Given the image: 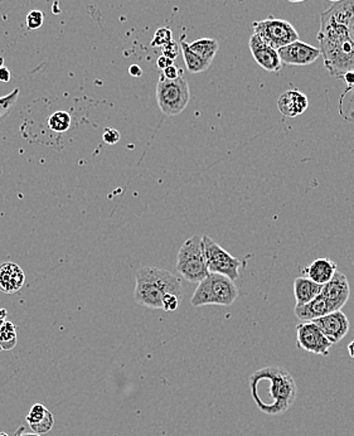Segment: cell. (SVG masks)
Wrapping results in <instances>:
<instances>
[{
  "label": "cell",
  "instance_id": "cell-1",
  "mask_svg": "<svg viewBox=\"0 0 354 436\" xmlns=\"http://www.w3.org/2000/svg\"><path fill=\"white\" fill-rule=\"evenodd\" d=\"M248 385L258 410L270 416L288 413L298 396V386L293 376L277 366H266L253 372Z\"/></svg>",
  "mask_w": 354,
  "mask_h": 436
},
{
  "label": "cell",
  "instance_id": "cell-2",
  "mask_svg": "<svg viewBox=\"0 0 354 436\" xmlns=\"http://www.w3.org/2000/svg\"><path fill=\"white\" fill-rule=\"evenodd\" d=\"M168 294L183 298V285L178 276L159 268H141L135 275V303L149 309H162L163 299Z\"/></svg>",
  "mask_w": 354,
  "mask_h": 436
},
{
  "label": "cell",
  "instance_id": "cell-3",
  "mask_svg": "<svg viewBox=\"0 0 354 436\" xmlns=\"http://www.w3.org/2000/svg\"><path fill=\"white\" fill-rule=\"evenodd\" d=\"M318 41L325 67L331 76L342 78L354 71V43L349 41L341 25L320 23Z\"/></svg>",
  "mask_w": 354,
  "mask_h": 436
},
{
  "label": "cell",
  "instance_id": "cell-4",
  "mask_svg": "<svg viewBox=\"0 0 354 436\" xmlns=\"http://www.w3.org/2000/svg\"><path fill=\"white\" fill-rule=\"evenodd\" d=\"M239 298V287L227 276L210 273L206 279L198 282L193 294L191 304L196 308L204 305L229 306Z\"/></svg>",
  "mask_w": 354,
  "mask_h": 436
},
{
  "label": "cell",
  "instance_id": "cell-5",
  "mask_svg": "<svg viewBox=\"0 0 354 436\" xmlns=\"http://www.w3.org/2000/svg\"><path fill=\"white\" fill-rule=\"evenodd\" d=\"M191 100V91L183 72L175 80L160 75L156 84V102L163 114L175 116L184 111Z\"/></svg>",
  "mask_w": 354,
  "mask_h": 436
},
{
  "label": "cell",
  "instance_id": "cell-6",
  "mask_svg": "<svg viewBox=\"0 0 354 436\" xmlns=\"http://www.w3.org/2000/svg\"><path fill=\"white\" fill-rule=\"evenodd\" d=\"M177 271L189 282H201L210 275L206 263L202 237L194 235L186 239L177 256Z\"/></svg>",
  "mask_w": 354,
  "mask_h": 436
},
{
  "label": "cell",
  "instance_id": "cell-7",
  "mask_svg": "<svg viewBox=\"0 0 354 436\" xmlns=\"http://www.w3.org/2000/svg\"><path fill=\"white\" fill-rule=\"evenodd\" d=\"M202 245L210 274L213 273L227 276L228 279L232 281L237 280L240 278L241 268L245 265L244 260L232 256L207 235L202 236Z\"/></svg>",
  "mask_w": 354,
  "mask_h": 436
},
{
  "label": "cell",
  "instance_id": "cell-8",
  "mask_svg": "<svg viewBox=\"0 0 354 436\" xmlns=\"http://www.w3.org/2000/svg\"><path fill=\"white\" fill-rule=\"evenodd\" d=\"M253 35L277 51L299 39V33L293 24L284 19L274 18L272 15L260 22H253Z\"/></svg>",
  "mask_w": 354,
  "mask_h": 436
},
{
  "label": "cell",
  "instance_id": "cell-9",
  "mask_svg": "<svg viewBox=\"0 0 354 436\" xmlns=\"http://www.w3.org/2000/svg\"><path fill=\"white\" fill-rule=\"evenodd\" d=\"M296 344L305 352L320 356H328L333 346L312 322H301L296 327Z\"/></svg>",
  "mask_w": 354,
  "mask_h": 436
},
{
  "label": "cell",
  "instance_id": "cell-10",
  "mask_svg": "<svg viewBox=\"0 0 354 436\" xmlns=\"http://www.w3.org/2000/svg\"><path fill=\"white\" fill-rule=\"evenodd\" d=\"M277 54L282 65L303 67L308 66L318 60L322 56V52L319 48L312 47V44L301 42L298 39L285 47L277 49Z\"/></svg>",
  "mask_w": 354,
  "mask_h": 436
},
{
  "label": "cell",
  "instance_id": "cell-11",
  "mask_svg": "<svg viewBox=\"0 0 354 436\" xmlns=\"http://www.w3.org/2000/svg\"><path fill=\"white\" fill-rule=\"evenodd\" d=\"M320 22L341 25L349 41L354 43V0H341L327 12L322 13Z\"/></svg>",
  "mask_w": 354,
  "mask_h": 436
},
{
  "label": "cell",
  "instance_id": "cell-12",
  "mask_svg": "<svg viewBox=\"0 0 354 436\" xmlns=\"http://www.w3.org/2000/svg\"><path fill=\"white\" fill-rule=\"evenodd\" d=\"M320 294L327 300L330 311H341L348 301L349 295H350V287H349L347 276L336 271L334 276L323 285Z\"/></svg>",
  "mask_w": 354,
  "mask_h": 436
},
{
  "label": "cell",
  "instance_id": "cell-13",
  "mask_svg": "<svg viewBox=\"0 0 354 436\" xmlns=\"http://www.w3.org/2000/svg\"><path fill=\"white\" fill-rule=\"evenodd\" d=\"M314 324L320 329V332L328 338L331 344H336L342 341L346 335H348L349 324L348 318L342 311H336L327 314L324 317L318 318L312 320Z\"/></svg>",
  "mask_w": 354,
  "mask_h": 436
},
{
  "label": "cell",
  "instance_id": "cell-14",
  "mask_svg": "<svg viewBox=\"0 0 354 436\" xmlns=\"http://www.w3.org/2000/svg\"><path fill=\"white\" fill-rule=\"evenodd\" d=\"M248 47H250V52L253 54V60L258 62V66L263 67L266 71L275 72V73L280 72L282 63L277 49L267 46L256 35H253L250 38Z\"/></svg>",
  "mask_w": 354,
  "mask_h": 436
},
{
  "label": "cell",
  "instance_id": "cell-15",
  "mask_svg": "<svg viewBox=\"0 0 354 436\" xmlns=\"http://www.w3.org/2000/svg\"><path fill=\"white\" fill-rule=\"evenodd\" d=\"M309 106L305 94L299 90H288L280 95L277 100V110L282 116L298 118L304 114Z\"/></svg>",
  "mask_w": 354,
  "mask_h": 436
},
{
  "label": "cell",
  "instance_id": "cell-16",
  "mask_svg": "<svg viewBox=\"0 0 354 436\" xmlns=\"http://www.w3.org/2000/svg\"><path fill=\"white\" fill-rule=\"evenodd\" d=\"M25 282V275L22 268L14 263L0 265V292L14 294L19 292Z\"/></svg>",
  "mask_w": 354,
  "mask_h": 436
},
{
  "label": "cell",
  "instance_id": "cell-17",
  "mask_svg": "<svg viewBox=\"0 0 354 436\" xmlns=\"http://www.w3.org/2000/svg\"><path fill=\"white\" fill-rule=\"evenodd\" d=\"M25 420L30 425V430L39 435L49 432L54 425L53 413L41 404H36L32 406Z\"/></svg>",
  "mask_w": 354,
  "mask_h": 436
},
{
  "label": "cell",
  "instance_id": "cell-18",
  "mask_svg": "<svg viewBox=\"0 0 354 436\" xmlns=\"http://www.w3.org/2000/svg\"><path fill=\"white\" fill-rule=\"evenodd\" d=\"M294 313L301 322H312L333 311H330L329 305L327 303L324 297L319 294L318 297H315L312 301L306 304L295 305Z\"/></svg>",
  "mask_w": 354,
  "mask_h": 436
},
{
  "label": "cell",
  "instance_id": "cell-19",
  "mask_svg": "<svg viewBox=\"0 0 354 436\" xmlns=\"http://www.w3.org/2000/svg\"><path fill=\"white\" fill-rule=\"evenodd\" d=\"M336 273V263H333L330 259H317L304 269V274L320 285L327 284Z\"/></svg>",
  "mask_w": 354,
  "mask_h": 436
},
{
  "label": "cell",
  "instance_id": "cell-20",
  "mask_svg": "<svg viewBox=\"0 0 354 436\" xmlns=\"http://www.w3.org/2000/svg\"><path fill=\"white\" fill-rule=\"evenodd\" d=\"M323 289V285L317 284L309 278H296L294 281V295L296 299V305H303L312 301V299L318 297Z\"/></svg>",
  "mask_w": 354,
  "mask_h": 436
},
{
  "label": "cell",
  "instance_id": "cell-21",
  "mask_svg": "<svg viewBox=\"0 0 354 436\" xmlns=\"http://www.w3.org/2000/svg\"><path fill=\"white\" fill-rule=\"evenodd\" d=\"M180 51L183 54V60L186 63L187 70L191 73H201V72L207 71L210 68L212 62L206 61L199 57L198 54H194L192 49L189 48V44L182 39L179 43Z\"/></svg>",
  "mask_w": 354,
  "mask_h": 436
},
{
  "label": "cell",
  "instance_id": "cell-22",
  "mask_svg": "<svg viewBox=\"0 0 354 436\" xmlns=\"http://www.w3.org/2000/svg\"><path fill=\"white\" fill-rule=\"evenodd\" d=\"M189 48L192 49L194 54L202 57L203 60L213 62L217 51L220 48V43L213 38H201V39H197V41L191 43Z\"/></svg>",
  "mask_w": 354,
  "mask_h": 436
},
{
  "label": "cell",
  "instance_id": "cell-23",
  "mask_svg": "<svg viewBox=\"0 0 354 436\" xmlns=\"http://www.w3.org/2000/svg\"><path fill=\"white\" fill-rule=\"evenodd\" d=\"M49 127L52 132H66L72 124V118L67 111H56L49 118Z\"/></svg>",
  "mask_w": 354,
  "mask_h": 436
},
{
  "label": "cell",
  "instance_id": "cell-24",
  "mask_svg": "<svg viewBox=\"0 0 354 436\" xmlns=\"http://www.w3.org/2000/svg\"><path fill=\"white\" fill-rule=\"evenodd\" d=\"M18 89H14V90H13L9 95L0 97V123L4 120L6 115L9 114V113L12 111V108H14V105H15L17 101H18Z\"/></svg>",
  "mask_w": 354,
  "mask_h": 436
},
{
  "label": "cell",
  "instance_id": "cell-25",
  "mask_svg": "<svg viewBox=\"0 0 354 436\" xmlns=\"http://www.w3.org/2000/svg\"><path fill=\"white\" fill-rule=\"evenodd\" d=\"M173 41V35L172 30L167 27H162L156 30L153 37V41L151 42V47H164L165 44Z\"/></svg>",
  "mask_w": 354,
  "mask_h": 436
},
{
  "label": "cell",
  "instance_id": "cell-26",
  "mask_svg": "<svg viewBox=\"0 0 354 436\" xmlns=\"http://www.w3.org/2000/svg\"><path fill=\"white\" fill-rule=\"evenodd\" d=\"M43 22H44V14L41 11H32L27 15V27H28V30H39L43 25Z\"/></svg>",
  "mask_w": 354,
  "mask_h": 436
},
{
  "label": "cell",
  "instance_id": "cell-27",
  "mask_svg": "<svg viewBox=\"0 0 354 436\" xmlns=\"http://www.w3.org/2000/svg\"><path fill=\"white\" fill-rule=\"evenodd\" d=\"M182 298L175 294H168L163 299L162 309L165 311H175L178 309Z\"/></svg>",
  "mask_w": 354,
  "mask_h": 436
},
{
  "label": "cell",
  "instance_id": "cell-28",
  "mask_svg": "<svg viewBox=\"0 0 354 436\" xmlns=\"http://www.w3.org/2000/svg\"><path fill=\"white\" fill-rule=\"evenodd\" d=\"M120 132H118L116 129H113V127H108V129L103 132V134H102L103 142L110 144V145H114V144L118 143V142L120 140Z\"/></svg>",
  "mask_w": 354,
  "mask_h": 436
},
{
  "label": "cell",
  "instance_id": "cell-29",
  "mask_svg": "<svg viewBox=\"0 0 354 436\" xmlns=\"http://www.w3.org/2000/svg\"><path fill=\"white\" fill-rule=\"evenodd\" d=\"M163 48V56L168 57L172 61H175L178 57V52H179V46L178 43H175V41L169 42L168 44H165Z\"/></svg>",
  "mask_w": 354,
  "mask_h": 436
},
{
  "label": "cell",
  "instance_id": "cell-30",
  "mask_svg": "<svg viewBox=\"0 0 354 436\" xmlns=\"http://www.w3.org/2000/svg\"><path fill=\"white\" fill-rule=\"evenodd\" d=\"M180 70L178 67L175 66V65H172V66L167 67V68H164L163 70V76L164 77L169 78V80H175V78L178 77L180 75Z\"/></svg>",
  "mask_w": 354,
  "mask_h": 436
},
{
  "label": "cell",
  "instance_id": "cell-31",
  "mask_svg": "<svg viewBox=\"0 0 354 436\" xmlns=\"http://www.w3.org/2000/svg\"><path fill=\"white\" fill-rule=\"evenodd\" d=\"M175 61L170 60L168 57H165V56H160L158 60H156V66L159 67L160 70H164V68H167V67L172 66V65H175L173 63Z\"/></svg>",
  "mask_w": 354,
  "mask_h": 436
},
{
  "label": "cell",
  "instance_id": "cell-32",
  "mask_svg": "<svg viewBox=\"0 0 354 436\" xmlns=\"http://www.w3.org/2000/svg\"><path fill=\"white\" fill-rule=\"evenodd\" d=\"M11 71L6 66L0 67V82H9L11 81Z\"/></svg>",
  "mask_w": 354,
  "mask_h": 436
},
{
  "label": "cell",
  "instance_id": "cell-33",
  "mask_svg": "<svg viewBox=\"0 0 354 436\" xmlns=\"http://www.w3.org/2000/svg\"><path fill=\"white\" fill-rule=\"evenodd\" d=\"M129 73H130V76H132V77H141L143 76V70L138 65H132V66L129 67Z\"/></svg>",
  "mask_w": 354,
  "mask_h": 436
},
{
  "label": "cell",
  "instance_id": "cell-34",
  "mask_svg": "<svg viewBox=\"0 0 354 436\" xmlns=\"http://www.w3.org/2000/svg\"><path fill=\"white\" fill-rule=\"evenodd\" d=\"M15 436H42V435H39V434H36V432H33V431H32V432H27V431H25V428H23V426H20V428H19V430L17 431V432H15Z\"/></svg>",
  "mask_w": 354,
  "mask_h": 436
},
{
  "label": "cell",
  "instance_id": "cell-35",
  "mask_svg": "<svg viewBox=\"0 0 354 436\" xmlns=\"http://www.w3.org/2000/svg\"><path fill=\"white\" fill-rule=\"evenodd\" d=\"M348 353L349 356H350V357L354 359V341L350 342V343H349L348 344Z\"/></svg>",
  "mask_w": 354,
  "mask_h": 436
},
{
  "label": "cell",
  "instance_id": "cell-36",
  "mask_svg": "<svg viewBox=\"0 0 354 436\" xmlns=\"http://www.w3.org/2000/svg\"><path fill=\"white\" fill-rule=\"evenodd\" d=\"M4 66V57H0V67Z\"/></svg>",
  "mask_w": 354,
  "mask_h": 436
},
{
  "label": "cell",
  "instance_id": "cell-37",
  "mask_svg": "<svg viewBox=\"0 0 354 436\" xmlns=\"http://www.w3.org/2000/svg\"><path fill=\"white\" fill-rule=\"evenodd\" d=\"M290 3H301V1H305V0H289Z\"/></svg>",
  "mask_w": 354,
  "mask_h": 436
},
{
  "label": "cell",
  "instance_id": "cell-38",
  "mask_svg": "<svg viewBox=\"0 0 354 436\" xmlns=\"http://www.w3.org/2000/svg\"><path fill=\"white\" fill-rule=\"evenodd\" d=\"M331 3H338V1H341V0H329Z\"/></svg>",
  "mask_w": 354,
  "mask_h": 436
},
{
  "label": "cell",
  "instance_id": "cell-39",
  "mask_svg": "<svg viewBox=\"0 0 354 436\" xmlns=\"http://www.w3.org/2000/svg\"><path fill=\"white\" fill-rule=\"evenodd\" d=\"M0 436H8L6 434H0Z\"/></svg>",
  "mask_w": 354,
  "mask_h": 436
}]
</instances>
